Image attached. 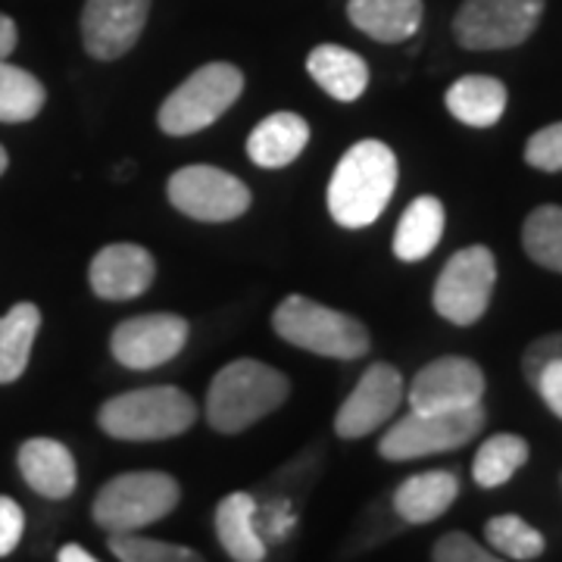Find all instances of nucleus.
Listing matches in <instances>:
<instances>
[{"label": "nucleus", "instance_id": "f257e3e1", "mask_svg": "<svg viewBox=\"0 0 562 562\" xmlns=\"http://www.w3.org/2000/svg\"><path fill=\"white\" fill-rule=\"evenodd\" d=\"M397 188V157L384 140L353 144L328 181V213L341 228H366L379 220Z\"/></svg>", "mask_w": 562, "mask_h": 562}, {"label": "nucleus", "instance_id": "f03ea898", "mask_svg": "<svg viewBox=\"0 0 562 562\" xmlns=\"http://www.w3.org/2000/svg\"><path fill=\"white\" fill-rule=\"evenodd\" d=\"M291 382L260 360H235L210 384L206 422L220 435H241L288 401Z\"/></svg>", "mask_w": 562, "mask_h": 562}, {"label": "nucleus", "instance_id": "7ed1b4c3", "mask_svg": "<svg viewBox=\"0 0 562 562\" xmlns=\"http://www.w3.org/2000/svg\"><path fill=\"white\" fill-rule=\"evenodd\" d=\"M98 422L116 441H169L198 422V403L172 384L138 387L103 403Z\"/></svg>", "mask_w": 562, "mask_h": 562}, {"label": "nucleus", "instance_id": "20e7f679", "mask_svg": "<svg viewBox=\"0 0 562 562\" xmlns=\"http://www.w3.org/2000/svg\"><path fill=\"white\" fill-rule=\"evenodd\" d=\"M272 328L281 341L331 360H357L369 350V331L360 319L301 294L284 297L276 306Z\"/></svg>", "mask_w": 562, "mask_h": 562}, {"label": "nucleus", "instance_id": "39448f33", "mask_svg": "<svg viewBox=\"0 0 562 562\" xmlns=\"http://www.w3.org/2000/svg\"><path fill=\"white\" fill-rule=\"evenodd\" d=\"M241 91L244 72L238 66L206 63L162 101L157 122L172 138L194 135V132H203L216 120H222L232 110V103L241 98Z\"/></svg>", "mask_w": 562, "mask_h": 562}, {"label": "nucleus", "instance_id": "423d86ee", "mask_svg": "<svg viewBox=\"0 0 562 562\" xmlns=\"http://www.w3.org/2000/svg\"><path fill=\"white\" fill-rule=\"evenodd\" d=\"M181 501V487L166 472H125L94 497V522L110 535L138 531L166 519Z\"/></svg>", "mask_w": 562, "mask_h": 562}, {"label": "nucleus", "instance_id": "0eeeda50", "mask_svg": "<svg viewBox=\"0 0 562 562\" xmlns=\"http://www.w3.org/2000/svg\"><path fill=\"white\" fill-rule=\"evenodd\" d=\"M484 406L453 409V413H419L409 409L379 443V453L391 462L422 460L431 453L460 450L472 438H479L484 428Z\"/></svg>", "mask_w": 562, "mask_h": 562}, {"label": "nucleus", "instance_id": "6e6552de", "mask_svg": "<svg viewBox=\"0 0 562 562\" xmlns=\"http://www.w3.org/2000/svg\"><path fill=\"white\" fill-rule=\"evenodd\" d=\"M494 281H497V260L494 254L475 244L457 250L441 276L435 281V310L453 325H475L487 313V303L494 294Z\"/></svg>", "mask_w": 562, "mask_h": 562}, {"label": "nucleus", "instance_id": "1a4fd4ad", "mask_svg": "<svg viewBox=\"0 0 562 562\" xmlns=\"http://www.w3.org/2000/svg\"><path fill=\"white\" fill-rule=\"evenodd\" d=\"M543 0H465L457 10L453 35L465 50H506L531 38Z\"/></svg>", "mask_w": 562, "mask_h": 562}, {"label": "nucleus", "instance_id": "9d476101", "mask_svg": "<svg viewBox=\"0 0 562 562\" xmlns=\"http://www.w3.org/2000/svg\"><path fill=\"white\" fill-rule=\"evenodd\" d=\"M169 203L198 222H232L250 210V188L216 166H184L169 179Z\"/></svg>", "mask_w": 562, "mask_h": 562}, {"label": "nucleus", "instance_id": "9b49d317", "mask_svg": "<svg viewBox=\"0 0 562 562\" xmlns=\"http://www.w3.org/2000/svg\"><path fill=\"white\" fill-rule=\"evenodd\" d=\"M188 344V322L176 313H147L116 325L110 350L125 369H157L179 357Z\"/></svg>", "mask_w": 562, "mask_h": 562}, {"label": "nucleus", "instance_id": "f8f14e48", "mask_svg": "<svg viewBox=\"0 0 562 562\" xmlns=\"http://www.w3.org/2000/svg\"><path fill=\"white\" fill-rule=\"evenodd\" d=\"M403 394H406V387H403L401 372L387 362H372L338 409V419H335L338 438L357 441V438L379 431L384 422L397 413Z\"/></svg>", "mask_w": 562, "mask_h": 562}, {"label": "nucleus", "instance_id": "ddd939ff", "mask_svg": "<svg viewBox=\"0 0 562 562\" xmlns=\"http://www.w3.org/2000/svg\"><path fill=\"white\" fill-rule=\"evenodd\" d=\"M484 372L465 357H441L428 362L409 384V409L419 413H453L479 406L484 397Z\"/></svg>", "mask_w": 562, "mask_h": 562}, {"label": "nucleus", "instance_id": "4468645a", "mask_svg": "<svg viewBox=\"0 0 562 562\" xmlns=\"http://www.w3.org/2000/svg\"><path fill=\"white\" fill-rule=\"evenodd\" d=\"M150 16V0H88L81 10V41L94 60H120L135 44Z\"/></svg>", "mask_w": 562, "mask_h": 562}, {"label": "nucleus", "instance_id": "2eb2a0df", "mask_svg": "<svg viewBox=\"0 0 562 562\" xmlns=\"http://www.w3.org/2000/svg\"><path fill=\"white\" fill-rule=\"evenodd\" d=\"M88 279L101 301H135L157 279V262L140 244H110L91 260Z\"/></svg>", "mask_w": 562, "mask_h": 562}, {"label": "nucleus", "instance_id": "dca6fc26", "mask_svg": "<svg viewBox=\"0 0 562 562\" xmlns=\"http://www.w3.org/2000/svg\"><path fill=\"white\" fill-rule=\"evenodd\" d=\"M20 472L29 482V487L47 497V501H66L76 482V460L69 453V447L54 438H32L20 447Z\"/></svg>", "mask_w": 562, "mask_h": 562}, {"label": "nucleus", "instance_id": "f3484780", "mask_svg": "<svg viewBox=\"0 0 562 562\" xmlns=\"http://www.w3.org/2000/svg\"><path fill=\"white\" fill-rule=\"evenodd\" d=\"M310 144V125L303 116L281 110L272 113L250 132L247 138V157L262 169H281L301 157Z\"/></svg>", "mask_w": 562, "mask_h": 562}, {"label": "nucleus", "instance_id": "a211bd4d", "mask_svg": "<svg viewBox=\"0 0 562 562\" xmlns=\"http://www.w3.org/2000/svg\"><path fill=\"white\" fill-rule=\"evenodd\" d=\"M460 497V479L447 469L413 475L394 491V509L403 522L425 525L441 519Z\"/></svg>", "mask_w": 562, "mask_h": 562}, {"label": "nucleus", "instance_id": "6ab92c4d", "mask_svg": "<svg viewBox=\"0 0 562 562\" xmlns=\"http://www.w3.org/2000/svg\"><path fill=\"white\" fill-rule=\"evenodd\" d=\"M306 72L313 76V81L328 98H335L338 103L360 101L366 85H369L366 60L341 44H319L306 57Z\"/></svg>", "mask_w": 562, "mask_h": 562}, {"label": "nucleus", "instance_id": "aec40b11", "mask_svg": "<svg viewBox=\"0 0 562 562\" xmlns=\"http://www.w3.org/2000/svg\"><path fill=\"white\" fill-rule=\"evenodd\" d=\"M447 110L450 116L469 128H491L506 113V85L494 76H462L447 88Z\"/></svg>", "mask_w": 562, "mask_h": 562}, {"label": "nucleus", "instance_id": "412c9836", "mask_svg": "<svg viewBox=\"0 0 562 562\" xmlns=\"http://www.w3.org/2000/svg\"><path fill=\"white\" fill-rule=\"evenodd\" d=\"M347 16L372 41L401 44L419 32L422 0H350Z\"/></svg>", "mask_w": 562, "mask_h": 562}, {"label": "nucleus", "instance_id": "4be33fe9", "mask_svg": "<svg viewBox=\"0 0 562 562\" xmlns=\"http://www.w3.org/2000/svg\"><path fill=\"white\" fill-rule=\"evenodd\" d=\"M216 535L222 550L235 562L266 560V541L257 525V501L250 494H228L216 509Z\"/></svg>", "mask_w": 562, "mask_h": 562}, {"label": "nucleus", "instance_id": "5701e85b", "mask_svg": "<svg viewBox=\"0 0 562 562\" xmlns=\"http://www.w3.org/2000/svg\"><path fill=\"white\" fill-rule=\"evenodd\" d=\"M443 203L438 198H416L403 210L394 232V257L403 262H419L431 257L443 235Z\"/></svg>", "mask_w": 562, "mask_h": 562}, {"label": "nucleus", "instance_id": "b1692460", "mask_svg": "<svg viewBox=\"0 0 562 562\" xmlns=\"http://www.w3.org/2000/svg\"><path fill=\"white\" fill-rule=\"evenodd\" d=\"M38 328L41 310L35 303H16L7 316H0V384L16 382L25 372Z\"/></svg>", "mask_w": 562, "mask_h": 562}, {"label": "nucleus", "instance_id": "393cba45", "mask_svg": "<svg viewBox=\"0 0 562 562\" xmlns=\"http://www.w3.org/2000/svg\"><path fill=\"white\" fill-rule=\"evenodd\" d=\"M528 462V441L519 435H494L479 447L472 479L479 487H501Z\"/></svg>", "mask_w": 562, "mask_h": 562}, {"label": "nucleus", "instance_id": "a878e982", "mask_svg": "<svg viewBox=\"0 0 562 562\" xmlns=\"http://www.w3.org/2000/svg\"><path fill=\"white\" fill-rule=\"evenodd\" d=\"M47 101V91L32 72L0 60V122H32Z\"/></svg>", "mask_w": 562, "mask_h": 562}, {"label": "nucleus", "instance_id": "bb28decb", "mask_svg": "<svg viewBox=\"0 0 562 562\" xmlns=\"http://www.w3.org/2000/svg\"><path fill=\"white\" fill-rule=\"evenodd\" d=\"M522 247L538 266L562 272V206L543 203L525 220Z\"/></svg>", "mask_w": 562, "mask_h": 562}, {"label": "nucleus", "instance_id": "cd10ccee", "mask_svg": "<svg viewBox=\"0 0 562 562\" xmlns=\"http://www.w3.org/2000/svg\"><path fill=\"white\" fill-rule=\"evenodd\" d=\"M484 538L506 560L528 562L543 553V535L519 516H494L484 525Z\"/></svg>", "mask_w": 562, "mask_h": 562}, {"label": "nucleus", "instance_id": "c85d7f7f", "mask_svg": "<svg viewBox=\"0 0 562 562\" xmlns=\"http://www.w3.org/2000/svg\"><path fill=\"white\" fill-rule=\"evenodd\" d=\"M110 550L120 562H203L201 553L191 550V547L138 538L135 531L110 535Z\"/></svg>", "mask_w": 562, "mask_h": 562}, {"label": "nucleus", "instance_id": "c756f323", "mask_svg": "<svg viewBox=\"0 0 562 562\" xmlns=\"http://www.w3.org/2000/svg\"><path fill=\"white\" fill-rule=\"evenodd\" d=\"M525 162L541 172H562V122H553L528 138Z\"/></svg>", "mask_w": 562, "mask_h": 562}, {"label": "nucleus", "instance_id": "7c9ffc66", "mask_svg": "<svg viewBox=\"0 0 562 562\" xmlns=\"http://www.w3.org/2000/svg\"><path fill=\"white\" fill-rule=\"evenodd\" d=\"M435 562H506L501 557H494L491 550H484L475 538H469L465 531H450L443 535L441 541L435 543Z\"/></svg>", "mask_w": 562, "mask_h": 562}, {"label": "nucleus", "instance_id": "2f4dec72", "mask_svg": "<svg viewBox=\"0 0 562 562\" xmlns=\"http://www.w3.org/2000/svg\"><path fill=\"white\" fill-rule=\"evenodd\" d=\"M562 360V331H553V335H543L535 344H528L522 357V372L528 382L535 384L538 372H541L547 362Z\"/></svg>", "mask_w": 562, "mask_h": 562}, {"label": "nucleus", "instance_id": "473e14b6", "mask_svg": "<svg viewBox=\"0 0 562 562\" xmlns=\"http://www.w3.org/2000/svg\"><path fill=\"white\" fill-rule=\"evenodd\" d=\"M25 528L22 506L10 497H0V557H10L16 550Z\"/></svg>", "mask_w": 562, "mask_h": 562}, {"label": "nucleus", "instance_id": "72a5a7b5", "mask_svg": "<svg viewBox=\"0 0 562 562\" xmlns=\"http://www.w3.org/2000/svg\"><path fill=\"white\" fill-rule=\"evenodd\" d=\"M531 387L541 394V401L550 406V413L557 419H562V360L547 362L541 372H538V379H535Z\"/></svg>", "mask_w": 562, "mask_h": 562}, {"label": "nucleus", "instance_id": "f704fd0d", "mask_svg": "<svg viewBox=\"0 0 562 562\" xmlns=\"http://www.w3.org/2000/svg\"><path fill=\"white\" fill-rule=\"evenodd\" d=\"M16 47V22L0 13V60H7Z\"/></svg>", "mask_w": 562, "mask_h": 562}, {"label": "nucleus", "instance_id": "c9c22d12", "mask_svg": "<svg viewBox=\"0 0 562 562\" xmlns=\"http://www.w3.org/2000/svg\"><path fill=\"white\" fill-rule=\"evenodd\" d=\"M57 562H98L88 550H81L79 543H66L60 550V557H57Z\"/></svg>", "mask_w": 562, "mask_h": 562}, {"label": "nucleus", "instance_id": "e433bc0d", "mask_svg": "<svg viewBox=\"0 0 562 562\" xmlns=\"http://www.w3.org/2000/svg\"><path fill=\"white\" fill-rule=\"evenodd\" d=\"M7 162H10V157H7V150H3V147H0V176H3V172H7Z\"/></svg>", "mask_w": 562, "mask_h": 562}]
</instances>
